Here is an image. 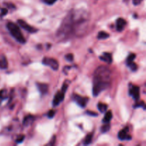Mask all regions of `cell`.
<instances>
[{"label":"cell","mask_w":146,"mask_h":146,"mask_svg":"<svg viewBox=\"0 0 146 146\" xmlns=\"http://www.w3.org/2000/svg\"><path fill=\"white\" fill-rule=\"evenodd\" d=\"M17 22H18V24H19V25L20 27H21V28H23L24 30L29 31V33H36L37 31V29L31 27V26H30L29 24H27L26 21H24V20L18 19Z\"/></svg>","instance_id":"6"},{"label":"cell","mask_w":146,"mask_h":146,"mask_svg":"<svg viewBox=\"0 0 146 146\" xmlns=\"http://www.w3.org/2000/svg\"><path fill=\"white\" fill-rule=\"evenodd\" d=\"M37 86L39 91V92L42 95L46 94L49 91V85L47 84V83H37Z\"/></svg>","instance_id":"11"},{"label":"cell","mask_w":146,"mask_h":146,"mask_svg":"<svg viewBox=\"0 0 146 146\" xmlns=\"http://www.w3.org/2000/svg\"><path fill=\"white\" fill-rule=\"evenodd\" d=\"M130 96L133 97L135 100H138L140 98V88L137 86H133L129 90Z\"/></svg>","instance_id":"9"},{"label":"cell","mask_w":146,"mask_h":146,"mask_svg":"<svg viewBox=\"0 0 146 146\" xmlns=\"http://www.w3.org/2000/svg\"><path fill=\"white\" fill-rule=\"evenodd\" d=\"M92 139H93V133H88L86 136V137L85 138V140H84V145H89L90 143H91L92 141Z\"/></svg>","instance_id":"18"},{"label":"cell","mask_w":146,"mask_h":146,"mask_svg":"<svg viewBox=\"0 0 146 146\" xmlns=\"http://www.w3.org/2000/svg\"><path fill=\"white\" fill-rule=\"evenodd\" d=\"M99 59L101 61H105V62H106L107 63H112V55H111V53H108V52H105V53H103V56H101V57H99Z\"/></svg>","instance_id":"12"},{"label":"cell","mask_w":146,"mask_h":146,"mask_svg":"<svg viewBox=\"0 0 146 146\" xmlns=\"http://www.w3.org/2000/svg\"><path fill=\"white\" fill-rule=\"evenodd\" d=\"M141 1H142V0H141Z\"/></svg>","instance_id":"33"},{"label":"cell","mask_w":146,"mask_h":146,"mask_svg":"<svg viewBox=\"0 0 146 146\" xmlns=\"http://www.w3.org/2000/svg\"><path fill=\"white\" fill-rule=\"evenodd\" d=\"M126 25V21L123 18H118L116 21V28L117 30L120 32L122 31Z\"/></svg>","instance_id":"10"},{"label":"cell","mask_w":146,"mask_h":146,"mask_svg":"<svg viewBox=\"0 0 146 146\" xmlns=\"http://www.w3.org/2000/svg\"><path fill=\"white\" fill-rule=\"evenodd\" d=\"M128 132H129L128 127H126V128H123L121 130H120L119 133H118V138L121 140H131L132 138L130 135H128Z\"/></svg>","instance_id":"7"},{"label":"cell","mask_w":146,"mask_h":146,"mask_svg":"<svg viewBox=\"0 0 146 146\" xmlns=\"http://www.w3.org/2000/svg\"><path fill=\"white\" fill-rule=\"evenodd\" d=\"M42 1L48 5H52L57 2V0H42Z\"/></svg>","instance_id":"26"},{"label":"cell","mask_w":146,"mask_h":146,"mask_svg":"<svg viewBox=\"0 0 146 146\" xmlns=\"http://www.w3.org/2000/svg\"><path fill=\"white\" fill-rule=\"evenodd\" d=\"M42 63L46 66H50L54 71H57L59 69V67L58 61L56 59H52V58H49V57L43 58V60H42Z\"/></svg>","instance_id":"4"},{"label":"cell","mask_w":146,"mask_h":146,"mask_svg":"<svg viewBox=\"0 0 146 146\" xmlns=\"http://www.w3.org/2000/svg\"><path fill=\"white\" fill-rule=\"evenodd\" d=\"M24 136H19L17 137V140H16V142L17 143H21L23 142L24 139Z\"/></svg>","instance_id":"27"},{"label":"cell","mask_w":146,"mask_h":146,"mask_svg":"<svg viewBox=\"0 0 146 146\" xmlns=\"http://www.w3.org/2000/svg\"><path fill=\"white\" fill-rule=\"evenodd\" d=\"M55 142H56V136H53V138H52L51 140V143H49V145H54Z\"/></svg>","instance_id":"29"},{"label":"cell","mask_w":146,"mask_h":146,"mask_svg":"<svg viewBox=\"0 0 146 146\" xmlns=\"http://www.w3.org/2000/svg\"><path fill=\"white\" fill-rule=\"evenodd\" d=\"M109 33H108L106 31H99L98 34V39H106L109 37Z\"/></svg>","instance_id":"17"},{"label":"cell","mask_w":146,"mask_h":146,"mask_svg":"<svg viewBox=\"0 0 146 146\" xmlns=\"http://www.w3.org/2000/svg\"><path fill=\"white\" fill-rule=\"evenodd\" d=\"M86 113L90 115V116H98V113L93 112V111H91V110H87Z\"/></svg>","instance_id":"28"},{"label":"cell","mask_w":146,"mask_h":146,"mask_svg":"<svg viewBox=\"0 0 146 146\" xmlns=\"http://www.w3.org/2000/svg\"><path fill=\"white\" fill-rule=\"evenodd\" d=\"M54 116H55V111L53 110H50L48 112L47 116H48L49 118H53Z\"/></svg>","instance_id":"24"},{"label":"cell","mask_w":146,"mask_h":146,"mask_svg":"<svg viewBox=\"0 0 146 146\" xmlns=\"http://www.w3.org/2000/svg\"><path fill=\"white\" fill-rule=\"evenodd\" d=\"M64 99V93H63L62 91H59L55 95V96L53 98V106L57 107L59 105L60 103L63 101V100Z\"/></svg>","instance_id":"8"},{"label":"cell","mask_w":146,"mask_h":146,"mask_svg":"<svg viewBox=\"0 0 146 146\" xmlns=\"http://www.w3.org/2000/svg\"><path fill=\"white\" fill-rule=\"evenodd\" d=\"M65 58H66V59L68 60L69 61H71V62L73 61V55L72 53H68L67 55H66Z\"/></svg>","instance_id":"25"},{"label":"cell","mask_w":146,"mask_h":146,"mask_svg":"<svg viewBox=\"0 0 146 146\" xmlns=\"http://www.w3.org/2000/svg\"><path fill=\"white\" fill-rule=\"evenodd\" d=\"M68 86H69V83H66V82H64V83L63 84V86L61 87V91H62L63 93H66L67 91V88H68Z\"/></svg>","instance_id":"22"},{"label":"cell","mask_w":146,"mask_h":146,"mask_svg":"<svg viewBox=\"0 0 146 146\" xmlns=\"http://www.w3.org/2000/svg\"><path fill=\"white\" fill-rule=\"evenodd\" d=\"M145 103L143 102V101H140L139 103H137L136 104H135L134 105V108H139V107H143V108L145 109Z\"/></svg>","instance_id":"23"},{"label":"cell","mask_w":146,"mask_h":146,"mask_svg":"<svg viewBox=\"0 0 146 146\" xmlns=\"http://www.w3.org/2000/svg\"><path fill=\"white\" fill-rule=\"evenodd\" d=\"M110 128V125L109 124V123H104V125L101 127L100 130H101L102 133H106V132H108Z\"/></svg>","instance_id":"19"},{"label":"cell","mask_w":146,"mask_h":146,"mask_svg":"<svg viewBox=\"0 0 146 146\" xmlns=\"http://www.w3.org/2000/svg\"><path fill=\"white\" fill-rule=\"evenodd\" d=\"M73 100L81 108L86 107L87 103L88 102V100H89V99L87 97L81 96L78 95V94H74L73 95Z\"/></svg>","instance_id":"5"},{"label":"cell","mask_w":146,"mask_h":146,"mask_svg":"<svg viewBox=\"0 0 146 146\" xmlns=\"http://www.w3.org/2000/svg\"><path fill=\"white\" fill-rule=\"evenodd\" d=\"M34 120V116L31 115H28L24 118L23 125L24 126H29L31 123H33Z\"/></svg>","instance_id":"13"},{"label":"cell","mask_w":146,"mask_h":146,"mask_svg":"<svg viewBox=\"0 0 146 146\" xmlns=\"http://www.w3.org/2000/svg\"><path fill=\"white\" fill-rule=\"evenodd\" d=\"M88 23V14L85 11L71 10L66 15L57 31L60 39L82 36Z\"/></svg>","instance_id":"1"},{"label":"cell","mask_w":146,"mask_h":146,"mask_svg":"<svg viewBox=\"0 0 146 146\" xmlns=\"http://www.w3.org/2000/svg\"><path fill=\"white\" fill-rule=\"evenodd\" d=\"M98 109L99 110L100 113H105L108 109V105L103 103H99L98 104Z\"/></svg>","instance_id":"16"},{"label":"cell","mask_w":146,"mask_h":146,"mask_svg":"<svg viewBox=\"0 0 146 146\" xmlns=\"http://www.w3.org/2000/svg\"><path fill=\"white\" fill-rule=\"evenodd\" d=\"M111 83V71L106 66H100L94 71L93 95L96 97L104 90L108 88Z\"/></svg>","instance_id":"2"},{"label":"cell","mask_w":146,"mask_h":146,"mask_svg":"<svg viewBox=\"0 0 146 146\" xmlns=\"http://www.w3.org/2000/svg\"><path fill=\"white\" fill-rule=\"evenodd\" d=\"M7 29L9 30V33H11V35L17 40V41L20 43H26V39L24 37L23 34L21 32V30H20L19 27L17 26V24H15L13 22H8L7 24Z\"/></svg>","instance_id":"3"},{"label":"cell","mask_w":146,"mask_h":146,"mask_svg":"<svg viewBox=\"0 0 146 146\" xmlns=\"http://www.w3.org/2000/svg\"><path fill=\"white\" fill-rule=\"evenodd\" d=\"M128 65V66L129 67L130 69L132 70L133 71H136L138 69V66H137V64L136 63H134V62H131V63H129L127 64Z\"/></svg>","instance_id":"21"},{"label":"cell","mask_w":146,"mask_h":146,"mask_svg":"<svg viewBox=\"0 0 146 146\" xmlns=\"http://www.w3.org/2000/svg\"><path fill=\"white\" fill-rule=\"evenodd\" d=\"M7 12H8L7 9H2V13H1V15H2V16H4V15H6V14H7Z\"/></svg>","instance_id":"30"},{"label":"cell","mask_w":146,"mask_h":146,"mask_svg":"<svg viewBox=\"0 0 146 146\" xmlns=\"http://www.w3.org/2000/svg\"><path fill=\"white\" fill-rule=\"evenodd\" d=\"M142 1L141 0H133V3L134 5H138Z\"/></svg>","instance_id":"31"},{"label":"cell","mask_w":146,"mask_h":146,"mask_svg":"<svg viewBox=\"0 0 146 146\" xmlns=\"http://www.w3.org/2000/svg\"><path fill=\"white\" fill-rule=\"evenodd\" d=\"M136 55L135 53H131L130 55H129L126 59L127 64L129 63H131V62H133V60L136 59Z\"/></svg>","instance_id":"20"},{"label":"cell","mask_w":146,"mask_h":146,"mask_svg":"<svg viewBox=\"0 0 146 146\" xmlns=\"http://www.w3.org/2000/svg\"><path fill=\"white\" fill-rule=\"evenodd\" d=\"M112 117H113V114H112V112L110 110H108L107 111L106 113L105 114V116L103 118V123H110V121L112 119Z\"/></svg>","instance_id":"15"},{"label":"cell","mask_w":146,"mask_h":146,"mask_svg":"<svg viewBox=\"0 0 146 146\" xmlns=\"http://www.w3.org/2000/svg\"><path fill=\"white\" fill-rule=\"evenodd\" d=\"M8 67V62L4 56H2L0 59V69H6Z\"/></svg>","instance_id":"14"},{"label":"cell","mask_w":146,"mask_h":146,"mask_svg":"<svg viewBox=\"0 0 146 146\" xmlns=\"http://www.w3.org/2000/svg\"><path fill=\"white\" fill-rule=\"evenodd\" d=\"M4 92V90H1V91H0V98L3 96Z\"/></svg>","instance_id":"32"}]
</instances>
